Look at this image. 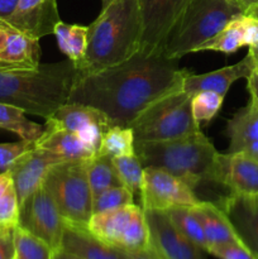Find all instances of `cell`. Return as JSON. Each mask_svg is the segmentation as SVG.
<instances>
[{"label":"cell","instance_id":"obj_20","mask_svg":"<svg viewBox=\"0 0 258 259\" xmlns=\"http://www.w3.org/2000/svg\"><path fill=\"white\" fill-rule=\"evenodd\" d=\"M229 153L242 152L258 162V104L250 99L227 125Z\"/></svg>","mask_w":258,"mask_h":259},{"label":"cell","instance_id":"obj_8","mask_svg":"<svg viewBox=\"0 0 258 259\" xmlns=\"http://www.w3.org/2000/svg\"><path fill=\"white\" fill-rule=\"evenodd\" d=\"M88 230L101 242L124 252H139L151 247L146 214L138 205L93 214Z\"/></svg>","mask_w":258,"mask_h":259},{"label":"cell","instance_id":"obj_3","mask_svg":"<svg viewBox=\"0 0 258 259\" xmlns=\"http://www.w3.org/2000/svg\"><path fill=\"white\" fill-rule=\"evenodd\" d=\"M76 76L75 63L68 58L56 63H40L35 70L0 67V103L48 119L68 101Z\"/></svg>","mask_w":258,"mask_h":259},{"label":"cell","instance_id":"obj_45","mask_svg":"<svg viewBox=\"0 0 258 259\" xmlns=\"http://www.w3.org/2000/svg\"><path fill=\"white\" fill-rule=\"evenodd\" d=\"M110 2H113V0H101V4H103V8H105L106 5H108Z\"/></svg>","mask_w":258,"mask_h":259},{"label":"cell","instance_id":"obj_40","mask_svg":"<svg viewBox=\"0 0 258 259\" xmlns=\"http://www.w3.org/2000/svg\"><path fill=\"white\" fill-rule=\"evenodd\" d=\"M247 88L248 91H249L250 99L258 104V80H255L254 77L249 76L247 78Z\"/></svg>","mask_w":258,"mask_h":259},{"label":"cell","instance_id":"obj_30","mask_svg":"<svg viewBox=\"0 0 258 259\" xmlns=\"http://www.w3.org/2000/svg\"><path fill=\"white\" fill-rule=\"evenodd\" d=\"M175 227L192 243L201 248L204 252L207 250V242L205 237L201 223L199 222L191 206H175L166 210Z\"/></svg>","mask_w":258,"mask_h":259},{"label":"cell","instance_id":"obj_16","mask_svg":"<svg viewBox=\"0 0 258 259\" xmlns=\"http://www.w3.org/2000/svg\"><path fill=\"white\" fill-rule=\"evenodd\" d=\"M56 0H19L13 14L5 22L20 32L40 39L53 34L60 22Z\"/></svg>","mask_w":258,"mask_h":259},{"label":"cell","instance_id":"obj_41","mask_svg":"<svg viewBox=\"0 0 258 259\" xmlns=\"http://www.w3.org/2000/svg\"><path fill=\"white\" fill-rule=\"evenodd\" d=\"M245 13H249V14L254 15V17L258 18V5H257V7L252 8V9L247 10ZM248 53H249L250 57L253 58V61L255 62V65H258V43L255 46H253V47H250L249 51H248Z\"/></svg>","mask_w":258,"mask_h":259},{"label":"cell","instance_id":"obj_5","mask_svg":"<svg viewBox=\"0 0 258 259\" xmlns=\"http://www.w3.org/2000/svg\"><path fill=\"white\" fill-rule=\"evenodd\" d=\"M243 13L235 0H190L169 32L162 53L179 61L187 53L196 52L200 45Z\"/></svg>","mask_w":258,"mask_h":259},{"label":"cell","instance_id":"obj_4","mask_svg":"<svg viewBox=\"0 0 258 259\" xmlns=\"http://www.w3.org/2000/svg\"><path fill=\"white\" fill-rule=\"evenodd\" d=\"M134 149L143 167L174 175L195 191L201 182H217L220 153L202 132L159 142H138Z\"/></svg>","mask_w":258,"mask_h":259},{"label":"cell","instance_id":"obj_1","mask_svg":"<svg viewBox=\"0 0 258 259\" xmlns=\"http://www.w3.org/2000/svg\"><path fill=\"white\" fill-rule=\"evenodd\" d=\"M190 73L163 53L139 51L119 65L75 80L68 101L99 109L114 126H129L154 101L182 89Z\"/></svg>","mask_w":258,"mask_h":259},{"label":"cell","instance_id":"obj_18","mask_svg":"<svg viewBox=\"0 0 258 259\" xmlns=\"http://www.w3.org/2000/svg\"><path fill=\"white\" fill-rule=\"evenodd\" d=\"M218 184L227 187L232 194L257 196L258 162L242 152L220 153Z\"/></svg>","mask_w":258,"mask_h":259},{"label":"cell","instance_id":"obj_26","mask_svg":"<svg viewBox=\"0 0 258 259\" xmlns=\"http://www.w3.org/2000/svg\"><path fill=\"white\" fill-rule=\"evenodd\" d=\"M0 129L13 132L20 139L37 142L45 133V125L29 120L17 106L0 103Z\"/></svg>","mask_w":258,"mask_h":259},{"label":"cell","instance_id":"obj_46","mask_svg":"<svg viewBox=\"0 0 258 259\" xmlns=\"http://www.w3.org/2000/svg\"><path fill=\"white\" fill-rule=\"evenodd\" d=\"M257 196H258V195H257Z\"/></svg>","mask_w":258,"mask_h":259},{"label":"cell","instance_id":"obj_43","mask_svg":"<svg viewBox=\"0 0 258 259\" xmlns=\"http://www.w3.org/2000/svg\"><path fill=\"white\" fill-rule=\"evenodd\" d=\"M55 259H81V258L76 257V255L71 254V253L66 252V250L60 249V250H57V252H56Z\"/></svg>","mask_w":258,"mask_h":259},{"label":"cell","instance_id":"obj_34","mask_svg":"<svg viewBox=\"0 0 258 259\" xmlns=\"http://www.w3.org/2000/svg\"><path fill=\"white\" fill-rule=\"evenodd\" d=\"M133 199L134 194L125 186L113 187L94 197L93 214L111 211V210L119 209L126 205H132L134 204Z\"/></svg>","mask_w":258,"mask_h":259},{"label":"cell","instance_id":"obj_17","mask_svg":"<svg viewBox=\"0 0 258 259\" xmlns=\"http://www.w3.org/2000/svg\"><path fill=\"white\" fill-rule=\"evenodd\" d=\"M217 205L227 214L240 240L258 257V196L230 192Z\"/></svg>","mask_w":258,"mask_h":259},{"label":"cell","instance_id":"obj_44","mask_svg":"<svg viewBox=\"0 0 258 259\" xmlns=\"http://www.w3.org/2000/svg\"><path fill=\"white\" fill-rule=\"evenodd\" d=\"M250 76H252V77H254L255 80H258V65H255L254 70H253V72L250 73Z\"/></svg>","mask_w":258,"mask_h":259},{"label":"cell","instance_id":"obj_42","mask_svg":"<svg viewBox=\"0 0 258 259\" xmlns=\"http://www.w3.org/2000/svg\"><path fill=\"white\" fill-rule=\"evenodd\" d=\"M235 2L242 7V9L244 10V13L247 12V10L252 9V8L257 7L258 5V0H235Z\"/></svg>","mask_w":258,"mask_h":259},{"label":"cell","instance_id":"obj_37","mask_svg":"<svg viewBox=\"0 0 258 259\" xmlns=\"http://www.w3.org/2000/svg\"><path fill=\"white\" fill-rule=\"evenodd\" d=\"M14 255L13 230L0 229V259H14Z\"/></svg>","mask_w":258,"mask_h":259},{"label":"cell","instance_id":"obj_12","mask_svg":"<svg viewBox=\"0 0 258 259\" xmlns=\"http://www.w3.org/2000/svg\"><path fill=\"white\" fill-rule=\"evenodd\" d=\"M46 125L73 132L98 152L101 138L114 124L106 114L94 106L67 101L46 119Z\"/></svg>","mask_w":258,"mask_h":259},{"label":"cell","instance_id":"obj_38","mask_svg":"<svg viewBox=\"0 0 258 259\" xmlns=\"http://www.w3.org/2000/svg\"><path fill=\"white\" fill-rule=\"evenodd\" d=\"M121 257L123 259H161L152 249V247H149L148 249L139 250V252H124V250H121Z\"/></svg>","mask_w":258,"mask_h":259},{"label":"cell","instance_id":"obj_10","mask_svg":"<svg viewBox=\"0 0 258 259\" xmlns=\"http://www.w3.org/2000/svg\"><path fill=\"white\" fill-rule=\"evenodd\" d=\"M190 0H138L142 18L141 52L148 55L163 52L172 28Z\"/></svg>","mask_w":258,"mask_h":259},{"label":"cell","instance_id":"obj_31","mask_svg":"<svg viewBox=\"0 0 258 259\" xmlns=\"http://www.w3.org/2000/svg\"><path fill=\"white\" fill-rule=\"evenodd\" d=\"M134 134L129 126H111L103 136L99 146L98 154L109 157L126 156L136 153L134 149Z\"/></svg>","mask_w":258,"mask_h":259},{"label":"cell","instance_id":"obj_32","mask_svg":"<svg viewBox=\"0 0 258 259\" xmlns=\"http://www.w3.org/2000/svg\"><path fill=\"white\" fill-rule=\"evenodd\" d=\"M114 166L126 189L134 195L141 194L144 179V167L136 153L119 156L113 158Z\"/></svg>","mask_w":258,"mask_h":259},{"label":"cell","instance_id":"obj_21","mask_svg":"<svg viewBox=\"0 0 258 259\" xmlns=\"http://www.w3.org/2000/svg\"><path fill=\"white\" fill-rule=\"evenodd\" d=\"M61 249L81 259H123L121 250L94 237L88 228L66 224Z\"/></svg>","mask_w":258,"mask_h":259},{"label":"cell","instance_id":"obj_14","mask_svg":"<svg viewBox=\"0 0 258 259\" xmlns=\"http://www.w3.org/2000/svg\"><path fill=\"white\" fill-rule=\"evenodd\" d=\"M63 161L65 159L58 154L37 146L20 156L8 169L14 181L19 204L22 205L27 197L42 186L46 176L55 164Z\"/></svg>","mask_w":258,"mask_h":259},{"label":"cell","instance_id":"obj_22","mask_svg":"<svg viewBox=\"0 0 258 259\" xmlns=\"http://www.w3.org/2000/svg\"><path fill=\"white\" fill-rule=\"evenodd\" d=\"M35 146L53 152L65 161H88L96 154L76 133L66 129L51 128L45 124V133L35 142Z\"/></svg>","mask_w":258,"mask_h":259},{"label":"cell","instance_id":"obj_6","mask_svg":"<svg viewBox=\"0 0 258 259\" xmlns=\"http://www.w3.org/2000/svg\"><path fill=\"white\" fill-rule=\"evenodd\" d=\"M191 99L180 89L154 101L129 124L134 142L169 141L201 131L192 115Z\"/></svg>","mask_w":258,"mask_h":259},{"label":"cell","instance_id":"obj_13","mask_svg":"<svg viewBox=\"0 0 258 259\" xmlns=\"http://www.w3.org/2000/svg\"><path fill=\"white\" fill-rule=\"evenodd\" d=\"M144 210V209H143ZM151 247L161 259H206L204 250L187 239L163 210H144Z\"/></svg>","mask_w":258,"mask_h":259},{"label":"cell","instance_id":"obj_39","mask_svg":"<svg viewBox=\"0 0 258 259\" xmlns=\"http://www.w3.org/2000/svg\"><path fill=\"white\" fill-rule=\"evenodd\" d=\"M19 0H0V19L7 20L17 8Z\"/></svg>","mask_w":258,"mask_h":259},{"label":"cell","instance_id":"obj_29","mask_svg":"<svg viewBox=\"0 0 258 259\" xmlns=\"http://www.w3.org/2000/svg\"><path fill=\"white\" fill-rule=\"evenodd\" d=\"M14 259H55L56 250L48 243L18 225L13 230Z\"/></svg>","mask_w":258,"mask_h":259},{"label":"cell","instance_id":"obj_19","mask_svg":"<svg viewBox=\"0 0 258 259\" xmlns=\"http://www.w3.org/2000/svg\"><path fill=\"white\" fill-rule=\"evenodd\" d=\"M255 67V62L248 53L242 61L232 66L219 68L211 72L194 75L190 73L184 81V89L189 95L194 96L200 91H215L222 96L227 95L230 86L239 78H248Z\"/></svg>","mask_w":258,"mask_h":259},{"label":"cell","instance_id":"obj_25","mask_svg":"<svg viewBox=\"0 0 258 259\" xmlns=\"http://www.w3.org/2000/svg\"><path fill=\"white\" fill-rule=\"evenodd\" d=\"M88 177L93 197L118 186H124L114 166L113 157L98 154L88 161Z\"/></svg>","mask_w":258,"mask_h":259},{"label":"cell","instance_id":"obj_9","mask_svg":"<svg viewBox=\"0 0 258 259\" xmlns=\"http://www.w3.org/2000/svg\"><path fill=\"white\" fill-rule=\"evenodd\" d=\"M19 225L48 243L56 252L61 249L66 222L43 185L20 205Z\"/></svg>","mask_w":258,"mask_h":259},{"label":"cell","instance_id":"obj_7","mask_svg":"<svg viewBox=\"0 0 258 259\" xmlns=\"http://www.w3.org/2000/svg\"><path fill=\"white\" fill-rule=\"evenodd\" d=\"M88 161L60 162L50 169L43 182L66 224L73 227L88 228L93 217Z\"/></svg>","mask_w":258,"mask_h":259},{"label":"cell","instance_id":"obj_23","mask_svg":"<svg viewBox=\"0 0 258 259\" xmlns=\"http://www.w3.org/2000/svg\"><path fill=\"white\" fill-rule=\"evenodd\" d=\"M191 207L199 222L201 223L206 237L207 248L225 243H243L230 220L228 219L227 214L217 204L200 201Z\"/></svg>","mask_w":258,"mask_h":259},{"label":"cell","instance_id":"obj_28","mask_svg":"<svg viewBox=\"0 0 258 259\" xmlns=\"http://www.w3.org/2000/svg\"><path fill=\"white\" fill-rule=\"evenodd\" d=\"M20 204L9 171L0 172V229L14 230L19 225Z\"/></svg>","mask_w":258,"mask_h":259},{"label":"cell","instance_id":"obj_33","mask_svg":"<svg viewBox=\"0 0 258 259\" xmlns=\"http://www.w3.org/2000/svg\"><path fill=\"white\" fill-rule=\"evenodd\" d=\"M223 101H224V96L215 91H200L192 96V115L200 129L207 125L211 119L219 113Z\"/></svg>","mask_w":258,"mask_h":259},{"label":"cell","instance_id":"obj_24","mask_svg":"<svg viewBox=\"0 0 258 259\" xmlns=\"http://www.w3.org/2000/svg\"><path fill=\"white\" fill-rule=\"evenodd\" d=\"M244 13H243L230 20L220 32L200 45L196 48V52L215 51V52L230 55V53L237 52L240 47H244Z\"/></svg>","mask_w":258,"mask_h":259},{"label":"cell","instance_id":"obj_2","mask_svg":"<svg viewBox=\"0 0 258 259\" xmlns=\"http://www.w3.org/2000/svg\"><path fill=\"white\" fill-rule=\"evenodd\" d=\"M141 43L138 0H113L89 25L85 55L75 63L76 80L129 60L141 51Z\"/></svg>","mask_w":258,"mask_h":259},{"label":"cell","instance_id":"obj_27","mask_svg":"<svg viewBox=\"0 0 258 259\" xmlns=\"http://www.w3.org/2000/svg\"><path fill=\"white\" fill-rule=\"evenodd\" d=\"M89 27L78 24H67L62 20L56 24L55 32L58 48L73 63L78 62L83 57L88 46Z\"/></svg>","mask_w":258,"mask_h":259},{"label":"cell","instance_id":"obj_15","mask_svg":"<svg viewBox=\"0 0 258 259\" xmlns=\"http://www.w3.org/2000/svg\"><path fill=\"white\" fill-rule=\"evenodd\" d=\"M39 39L0 19V67L35 70L40 65Z\"/></svg>","mask_w":258,"mask_h":259},{"label":"cell","instance_id":"obj_11","mask_svg":"<svg viewBox=\"0 0 258 259\" xmlns=\"http://www.w3.org/2000/svg\"><path fill=\"white\" fill-rule=\"evenodd\" d=\"M139 196L144 210L166 211L175 206H195L201 201L191 187L157 167H144L143 185Z\"/></svg>","mask_w":258,"mask_h":259},{"label":"cell","instance_id":"obj_36","mask_svg":"<svg viewBox=\"0 0 258 259\" xmlns=\"http://www.w3.org/2000/svg\"><path fill=\"white\" fill-rule=\"evenodd\" d=\"M206 253L218 259H258L257 255L244 243H225V244L211 245Z\"/></svg>","mask_w":258,"mask_h":259},{"label":"cell","instance_id":"obj_35","mask_svg":"<svg viewBox=\"0 0 258 259\" xmlns=\"http://www.w3.org/2000/svg\"><path fill=\"white\" fill-rule=\"evenodd\" d=\"M35 142L20 139L14 143H0V172L8 171L20 156L32 149Z\"/></svg>","mask_w":258,"mask_h":259}]
</instances>
